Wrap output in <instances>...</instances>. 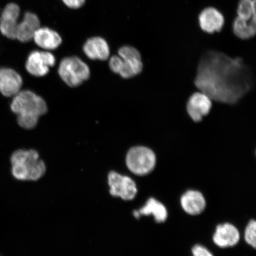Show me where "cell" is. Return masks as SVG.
<instances>
[{
  "label": "cell",
  "mask_w": 256,
  "mask_h": 256,
  "mask_svg": "<svg viewBox=\"0 0 256 256\" xmlns=\"http://www.w3.org/2000/svg\"><path fill=\"white\" fill-rule=\"evenodd\" d=\"M254 76L242 58H232L223 52L210 50L202 56L194 84L218 103L234 105L254 87Z\"/></svg>",
  "instance_id": "obj_1"
},
{
  "label": "cell",
  "mask_w": 256,
  "mask_h": 256,
  "mask_svg": "<svg viewBox=\"0 0 256 256\" xmlns=\"http://www.w3.org/2000/svg\"><path fill=\"white\" fill-rule=\"evenodd\" d=\"M20 16L19 6L14 3L8 4L0 18V32L10 40L30 42L34 39V32L40 27V19L36 14L28 12L24 20L18 22Z\"/></svg>",
  "instance_id": "obj_2"
},
{
  "label": "cell",
  "mask_w": 256,
  "mask_h": 256,
  "mask_svg": "<svg viewBox=\"0 0 256 256\" xmlns=\"http://www.w3.org/2000/svg\"><path fill=\"white\" fill-rule=\"evenodd\" d=\"M11 108L18 115L19 126L28 130L34 129L40 118L48 111L46 101L30 90L20 91L16 95Z\"/></svg>",
  "instance_id": "obj_3"
},
{
  "label": "cell",
  "mask_w": 256,
  "mask_h": 256,
  "mask_svg": "<svg viewBox=\"0 0 256 256\" xmlns=\"http://www.w3.org/2000/svg\"><path fill=\"white\" fill-rule=\"evenodd\" d=\"M12 176L18 180L36 181L46 174V165L35 150H18L11 158Z\"/></svg>",
  "instance_id": "obj_4"
},
{
  "label": "cell",
  "mask_w": 256,
  "mask_h": 256,
  "mask_svg": "<svg viewBox=\"0 0 256 256\" xmlns=\"http://www.w3.org/2000/svg\"><path fill=\"white\" fill-rule=\"evenodd\" d=\"M119 56L110 60L112 71L118 74L124 79H130L140 74L143 71L144 64L139 50L131 46H124L118 51Z\"/></svg>",
  "instance_id": "obj_5"
},
{
  "label": "cell",
  "mask_w": 256,
  "mask_h": 256,
  "mask_svg": "<svg viewBox=\"0 0 256 256\" xmlns=\"http://www.w3.org/2000/svg\"><path fill=\"white\" fill-rule=\"evenodd\" d=\"M59 75L71 88H76L87 81L90 76L88 66L78 57H67L60 62Z\"/></svg>",
  "instance_id": "obj_6"
},
{
  "label": "cell",
  "mask_w": 256,
  "mask_h": 256,
  "mask_svg": "<svg viewBox=\"0 0 256 256\" xmlns=\"http://www.w3.org/2000/svg\"><path fill=\"white\" fill-rule=\"evenodd\" d=\"M126 163L128 169L134 174L140 176L148 175L156 168V155L148 147H134L127 154Z\"/></svg>",
  "instance_id": "obj_7"
},
{
  "label": "cell",
  "mask_w": 256,
  "mask_h": 256,
  "mask_svg": "<svg viewBox=\"0 0 256 256\" xmlns=\"http://www.w3.org/2000/svg\"><path fill=\"white\" fill-rule=\"evenodd\" d=\"M110 193L114 197H120L124 200L135 199L138 194L136 184L132 178L112 172L108 175Z\"/></svg>",
  "instance_id": "obj_8"
},
{
  "label": "cell",
  "mask_w": 256,
  "mask_h": 256,
  "mask_svg": "<svg viewBox=\"0 0 256 256\" xmlns=\"http://www.w3.org/2000/svg\"><path fill=\"white\" fill-rule=\"evenodd\" d=\"M56 63V57L52 53L34 50L28 56L26 67L31 75L40 78L46 76Z\"/></svg>",
  "instance_id": "obj_9"
},
{
  "label": "cell",
  "mask_w": 256,
  "mask_h": 256,
  "mask_svg": "<svg viewBox=\"0 0 256 256\" xmlns=\"http://www.w3.org/2000/svg\"><path fill=\"white\" fill-rule=\"evenodd\" d=\"M212 108V100L202 92H195L188 99L187 112L194 122H200L209 114Z\"/></svg>",
  "instance_id": "obj_10"
},
{
  "label": "cell",
  "mask_w": 256,
  "mask_h": 256,
  "mask_svg": "<svg viewBox=\"0 0 256 256\" xmlns=\"http://www.w3.org/2000/svg\"><path fill=\"white\" fill-rule=\"evenodd\" d=\"M198 20L202 30L208 34L222 32L226 23L225 18L222 12L212 7L204 9L200 12Z\"/></svg>",
  "instance_id": "obj_11"
},
{
  "label": "cell",
  "mask_w": 256,
  "mask_h": 256,
  "mask_svg": "<svg viewBox=\"0 0 256 256\" xmlns=\"http://www.w3.org/2000/svg\"><path fill=\"white\" fill-rule=\"evenodd\" d=\"M23 86V79L14 70L0 69V92L6 97H14Z\"/></svg>",
  "instance_id": "obj_12"
},
{
  "label": "cell",
  "mask_w": 256,
  "mask_h": 256,
  "mask_svg": "<svg viewBox=\"0 0 256 256\" xmlns=\"http://www.w3.org/2000/svg\"><path fill=\"white\" fill-rule=\"evenodd\" d=\"M213 239L219 248H232L239 242L240 234L236 226L226 223L217 226Z\"/></svg>",
  "instance_id": "obj_13"
},
{
  "label": "cell",
  "mask_w": 256,
  "mask_h": 256,
  "mask_svg": "<svg viewBox=\"0 0 256 256\" xmlns=\"http://www.w3.org/2000/svg\"><path fill=\"white\" fill-rule=\"evenodd\" d=\"M83 50L89 59L102 62L110 58V48L107 41L100 37L90 38L86 42Z\"/></svg>",
  "instance_id": "obj_14"
},
{
  "label": "cell",
  "mask_w": 256,
  "mask_h": 256,
  "mask_svg": "<svg viewBox=\"0 0 256 256\" xmlns=\"http://www.w3.org/2000/svg\"><path fill=\"white\" fill-rule=\"evenodd\" d=\"M33 40L38 46L46 50H56L62 43L60 34L46 27L38 28L34 32Z\"/></svg>",
  "instance_id": "obj_15"
},
{
  "label": "cell",
  "mask_w": 256,
  "mask_h": 256,
  "mask_svg": "<svg viewBox=\"0 0 256 256\" xmlns=\"http://www.w3.org/2000/svg\"><path fill=\"white\" fill-rule=\"evenodd\" d=\"M181 206L186 212L190 216H198L206 210V198L200 192L188 190L181 198Z\"/></svg>",
  "instance_id": "obj_16"
},
{
  "label": "cell",
  "mask_w": 256,
  "mask_h": 256,
  "mask_svg": "<svg viewBox=\"0 0 256 256\" xmlns=\"http://www.w3.org/2000/svg\"><path fill=\"white\" fill-rule=\"evenodd\" d=\"M140 216H153L156 222L158 223H163L166 222L168 218V210L166 206L158 200L150 198L147 201L145 206L139 211Z\"/></svg>",
  "instance_id": "obj_17"
},
{
  "label": "cell",
  "mask_w": 256,
  "mask_h": 256,
  "mask_svg": "<svg viewBox=\"0 0 256 256\" xmlns=\"http://www.w3.org/2000/svg\"><path fill=\"white\" fill-rule=\"evenodd\" d=\"M232 30L240 40H251L256 34V18L247 20L236 17L233 22Z\"/></svg>",
  "instance_id": "obj_18"
},
{
  "label": "cell",
  "mask_w": 256,
  "mask_h": 256,
  "mask_svg": "<svg viewBox=\"0 0 256 256\" xmlns=\"http://www.w3.org/2000/svg\"><path fill=\"white\" fill-rule=\"evenodd\" d=\"M256 0H240L238 7V17L250 20L256 18Z\"/></svg>",
  "instance_id": "obj_19"
},
{
  "label": "cell",
  "mask_w": 256,
  "mask_h": 256,
  "mask_svg": "<svg viewBox=\"0 0 256 256\" xmlns=\"http://www.w3.org/2000/svg\"><path fill=\"white\" fill-rule=\"evenodd\" d=\"M245 240L248 244L256 248V222L254 220L249 222L245 232Z\"/></svg>",
  "instance_id": "obj_20"
},
{
  "label": "cell",
  "mask_w": 256,
  "mask_h": 256,
  "mask_svg": "<svg viewBox=\"0 0 256 256\" xmlns=\"http://www.w3.org/2000/svg\"><path fill=\"white\" fill-rule=\"evenodd\" d=\"M62 1L68 8L78 10L84 6L86 0H62Z\"/></svg>",
  "instance_id": "obj_21"
},
{
  "label": "cell",
  "mask_w": 256,
  "mask_h": 256,
  "mask_svg": "<svg viewBox=\"0 0 256 256\" xmlns=\"http://www.w3.org/2000/svg\"><path fill=\"white\" fill-rule=\"evenodd\" d=\"M194 256H214L207 248L200 245L195 246L192 249Z\"/></svg>",
  "instance_id": "obj_22"
},
{
  "label": "cell",
  "mask_w": 256,
  "mask_h": 256,
  "mask_svg": "<svg viewBox=\"0 0 256 256\" xmlns=\"http://www.w3.org/2000/svg\"><path fill=\"white\" fill-rule=\"evenodd\" d=\"M134 215L137 219L140 218V214L138 210L135 211V212H134Z\"/></svg>",
  "instance_id": "obj_23"
}]
</instances>
